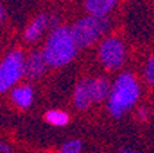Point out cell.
<instances>
[{"instance_id": "cell-7", "label": "cell", "mask_w": 154, "mask_h": 153, "mask_svg": "<svg viewBox=\"0 0 154 153\" xmlns=\"http://www.w3.org/2000/svg\"><path fill=\"white\" fill-rule=\"evenodd\" d=\"M87 81H88V88H90L92 102H100L109 97L110 90H112L109 80H106L105 77H95Z\"/></svg>"}, {"instance_id": "cell-4", "label": "cell", "mask_w": 154, "mask_h": 153, "mask_svg": "<svg viewBox=\"0 0 154 153\" xmlns=\"http://www.w3.org/2000/svg\"><path fill=\"white\" fill-rule=\"evenodd\" d=\"M25 75V58L21 51L10 53L0 64V93L10 90Z\"/></svg>"}, {"instance_id": "cell-13", "label": "cell", "mask_w": 154, "mask_h": 153, "mask_svg": "<svg viewBox=\"0 0 154 153\" xmlns=\"http://www.w3.org/2000/svg\"><path fill=\"white\" fill-rule=\"evenodd\" d=\"M81 142L77 139H73V141H69V142H66V144L62 146V152L63 153H77L81 150Z\"/></svg>"}, {"instance_id": "cell-12", "label": "cell", "mask_w": 154, "mask_h": 153, "mask_svg": "<svg viewBox=\"0 0 154 153\" xmlns=\"http://www.w3.org/2000/svg\"><path fill=\"white\" fill-rule=\"evenodd\" d=\"M45 120L52 126H66L69 123V115L63 110H48L45 113Z\"/></svg>"}, {"instance_id": "cell-17", "label": "cell", "mask_w": 154, "mask_h": 153, "mask_svg": "<svg viewBox=\"0 0 154 153\" xmlns=\"http://www.w3.org/2000/svg\"><path fill=\"white\" fill-rule=\"evenodd\" d=\"M3 19H4V8L2 6V3H0V21H3Z\"/></svg>"}, {"instance_id": "cell-15", "label": "cell", "mask_w": 154, "mask_h": 153, "mask_svg": "<svg viewBox=\"0 0 154 153\" xmlns=\"http://www.w3.org/2000/svg\"><path fill=\"white\" fill-rule=\"evenodd\" d=\"M138 117L140 119V120H146V119H147V110L144 108H140L138 112Z\"/></svg>"}, {"instance_id": "cell-14", "label": "cell", "mask_w": 154, "mask_h": 153, "mask_svg": "<svg viewBox=\"0 0 154 153\" xmlns=\"http://www.w3.org/2000/svg\"><path fill=\"white\" fill-rule=\"evenodd\" d=\"M146 80L150 86L154 87V55L149 59L147 65H146Z\"/></svg>"}, {"instance_id": "cell-16", "label": "cell", "mask_w": 154, "mask_h": 153, "mask_svg": "<svg viewBox=\"0 0 154 153\" xmlns=\"http://www.w3.org/2000/svg\"><path fill=\"white\" fill-rule=\"evenodd\" d=\"M0 152H11V148L3 142H0Z\"/></svg>"}, {"instance_id": "cell-8", "label": "cell", "mask_w": 154, "mask_h": 153, "mask_svg": "<svg viewBox=\"0 0 154 153\" xmlns=\"http://www.w3.org/2000/svg\"><path fill=\"white\" fill-rule=\"evenodd\" d=\"M11 98L18 108L26 109L33 102V88L29 86H19L13 90Z\"/></svg>"}, {"instance_id": "cell-3", "label": "cell", "mask_w": 154, "mask_h": 153, "mask_svg": "<svg viewBox=\"0 0 154 153\" xmlns=\"http://www.w3.org/2000/svg\"><path fill=\"white\" fill-rule=\"evenodd\" d=\"M109 29V21L105 15H92L80 19L70 29L77 47L83 48L94 44Z\"/></svg>"}, {"instance_id": "cell-5", "label": "cell", "mask_w": 154, "mask_h": 153, "mask_svg": "<svg viewBox=\"0 0 154 153\" xmlns=\"http://www.w3.org/2000/svg\"><path fill=\"white\" fill-rule=\"evenodd\" d=\"M99 59L106 69H119L125 59V47L121 40L116 37L105 39L99 46Z\"/></svg>"}, {"instance_id": "cell-1", "label": "cell", "mask_w": 154, "mask_h": 153, "mask_svg": "<svg viewBox=\"0 0 154 153\" xmlns=\"http://www.w3.org/2000/svg\"><path fill=\"white\" fill-rule=\"evenodd\" d=\"M139 98L138 81L131 73H122L114 81L107 97V109L114 117H121Z\"/></svg>"}, {"instance_id": "cell-2", "label": "cell", "mask_w": 154, "mask_h": 153, "mask_svg": "<svg viewBox=\"0 0 154 153\" xmlns=\"http://www.w3.org/2000/svg\"><path fill=\"white\" fill-rule=\"evenodd\" d=\"M77 44L72 36L70 29L59 26L52 30L44 48V55L50 66H62L69 64L76 55Z\"/></svg>"}, {"instance_id": "cell-9", "label": "cell", "mask_w": 154, "mask_h": 153, "mask_svg": "<svg viewBox=\"0 0 154 153\" xmlns=\"http://www.w3.org/2000/svg\"><path fill=\"white\" fill-rule=\"evenodd\" d=\"M73 101H74L76 108H79V109H87L91 105L92 98H91V93H90V88H88V81L87 80L80 81L76 86Z\"/></svg>"}, {"instance_id": "cell-11", "label": "cell", "mask_w": 154, "mask_h": 153, "mask_svg": "<svg viewBox=\"0 0 154 153\" xmlns=\"http://www.w3.org/2000/svg\"><path fill=\"white\" fill-rule=\"evenodd\" d=\"M116 3L117 0H85V8L92 15H106Z\"/></svg>"}, {"instance_id": "cell-6", "label": "cell", "mask_w": 154, "mask_h": 153, "mask_svg": "<svg viewBox=\"0 0 154 153\" xmlns=\"http://www.w3.org/2000/svg\"><path fill=\"white\" fill-rule=\"evenodd\" d=\"M47 65L48 62L45 59L44 51H35L25 61V76L32 80L42 77L47 69Z\"/></svg>"}, {"instance_id": "cell-10", "label": "cell", "mask_w": 154, "mask_h": 153, "mask_svg": "<svg viewBox=\"0 0 154 153\" xmlns=\"http://www.w3.org/2000/svg\"><path fill=\"white\" fill-rule=\"evenodd\" d=\"M48 25V18L45 15H38L37 18H35L32 22L29 24V26L25 30V39L28 42H35L42 36L43 30L45 29V26Z\"/></svg>"}]
</instances>
